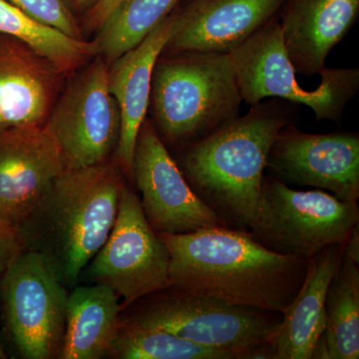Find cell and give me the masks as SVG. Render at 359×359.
I'll return each instance as SVG.
<instances>
[{"label": "cell", "mask_w": 359, "mask_h": 359, "mask_svg": "<svg viewBox=\"0 0 359 359\" xmlns=\"http://www.w3.org/2000/svg\"><path fill=\"white\" fill-rule=\"evenodd\" d=\"M170 254L148 223L140 198L125 185L109 237L90 264L95 283L114 290L123 306L169 289Z\"/></svg>", "instance_id": "obj_9"}, {"label": "cell", "mask_w": 359, "mask_h": 359, "mask_svg": "<svg viewBox=\"0 0 359 359\" xmlns=\"http://www.w3.org/2000/svg\"><path fill=\"white\" fill-rule=\"evenodd\" d=\"M124 187L117 160L67 170L21 224L22 249L39 252L66 287H75L109 237Z\"/></svg>", "instance_id": "obj_3"}, {"label": "cell", "mask_w": 359, "mask_h": 359, "mask_svg": "<svg viewBox=\"0 0 359 359\" xmlns=\"http://www.w3.org/2000/svg\"><path fill=\"white\" fill-rule=\"evenodd\" d=\"M6 353H4V347H2L1 344H0V358H6Z\"/></svg>", "instance_id": "obj_28"}, {"label": "cell", "mask_w": 359, "mask_h": 359, "mask_svg": "<svg viewBox=\"0 0 359 359\" xmlns=\"http://www.w3.org/2000/svg\"><path fill=\"white\" fill-rule=\"evenodd\" d=\"M158 233L169 250L170 287L233 306L283 313L308 271L309 259L273 252L245 230Z\"/></svg>", "instance_id": "obj_1"}, {"label": "cell", "mask_w": 359, "mask_h": 359, "mask_svg": "<svg viewBox=\"0 0 359 359\" xmlns=\"http://www.w3.org/2000/svg\"><path fill=\"white\" fill-rule=\"evenodd\" d=\"M287 0H192L164 52L231 53L276 18Z\"/></svg>", "instance_id": "obj_15"}, {"label": "cell", "mask_w": 359, "mask_h": 359, "mask_svg": "<svg viewBox=\"0 0 359 359\" xmlns=\"http://www.w3.org/2000/svg\"><path fill=\"white\" fill-rule=\"evenodd\" d=\"M66 75L25 42L0 33V132L46 125Z\"/></svg>", "instance_id": "obj_14"}, {"label": "cell", "mask_w": 359, "mask_h": 359, "mask_svg": "<svg viewBox=\"0 0 359 359\" xmlns=\"http://www.w3.org/2000/svg\"><path fill=\"white\" fill-rule=\"evenodd\" d=\"M123 0H98L91 9L84 14L83 27L86 32H98L111 13Z\"/></svg>", "instance_id": "obj_25"}, {"label": "cell", "mask_w": 359, "mask_h": 359, "mask_svg": "<svg viewBox=\"0 0 359 359\" xmlns=\"http://www.w3.org/2000/svg\"><path fill=\"white\" fill-rule=\"evenodd\" d=\"M359 224L358 202L323 190L299 191L264 177L249 233L268 249L311 259L330 245L346 244Z\"/></svg>", "instance_id": "obj_6"}, {"label": "cell", "mask_w": 359, "mask_h": 359, "mask_svg": "<svg viewBox=\"0 0 359 359\" xmlns=\"http://www.w3.org/2000/svg\"><path fill=\"white\" fill-rule=\"evenodd\" d=\"M132 177L141 192L146 219L157 233H183L228 226L194 192L152 122L147 120L137 138Z\"/></svg>", "instance_id": "obj_11"}, {"label": "cell", "mask_w": 359, "mask_h": 359, "mask_svg": "<svg viewBox=\"0 0 359 359\" xmlns=\"http://www.w3.org/2000/svg\"><path fill=\"white\" fill-rule=\"evenodd\" d=\"M230 53L186 51L156 62L150 104L161 140L190 145L240 116Z\"/></svg>", "instance_id": "obj_4"}, {"label": "cell", "mask_w": 359, "mask_h": 359, "mask_svg": "<svg viewBox=\"0 0 359 359\" xmlns=\"http://www.w3.org/2000/svg\"><path fill=\"white\" fill-rule=\"evenodd\" d=\"M344 245H330L311 259L292 304L271 340V359H311L325 330V302L344 257Z\"/></svg>", "instance_id": "obj_18"}, {"label": "cell", "mask_w": 359, "mask_h": 359, "mask_svg": "<svg viewBox=\"0 0 359 359\" xmlns=\"http://www.w3.org/2000/svg\"><path fill=\"white\" fill-rule=\"evenodd\" d=\"M67 170L46 125L0 132V224L18 233L35 205Z\"/></svg>", "instance_id": "obj_13"}, {"label": "cell", "mask_w": 359, "mask_h": 359, "mask_svg": "<svg viewBox=\"0 0 359 359\" xmlns=\"http://www.w3.org/2000/svg\"><path fill=\"white\" fill-rule=\"evenodd\" d=\"M119 297L107 285L76 287L68 294L65 340L59 358L107 355L120 323Z\"/></svg>", "instance_id": "obj_19"}, {"label": "cell", "mask_w": 359, "mask_h": 359, "mask_svg": "<svg viewBox=\"0 0 359 359\" xmlns=\"http://www.w3.org/2000/svg\"><path fill=\"white\" fill-rule=\"evenodd\" d=\"M107 355L118 359H237L233 353L201 346L131 318L120 320Z\"/></svg>", "instance_id": "obj_23"}, {"label": "cell", "mask_w": 359, "mask_h": 359, "mask_svg": "<svg viewBox=\"0 0 359 359\" xmlns=\"http://www.w3.org/2000/svg\"><path fill=\"white\" fill-rule=\"evenodd\" d=\"M34 20L51 26L61 32L83 39L81 29L75 20L74 14L66 6L65 0H8Z\"/></svg>", "instance_id": "obj_24"}, {"label": "cell", "mask_w": 359, "mask_h": 359, "mask_svg": "<svg viewBox=\"0 0 359 359\" xmlns=\"http://www.w3.org/2000/svg\"><path fill=\"white\" fill-rule=\"evenodd\" d=\"M71 13L84 14L92 8L98 0H65Z\"/></svg>", "instance_id": "obj_27"}, {"label": "cell", "mask_w": 359, "mask_h": 359, "mask_svg": "<svg viewBox=\"0 0 359 359\" xmlns=\"http://www.w3.org/2000/svg\"><path fill=\"white\" fill-rule=\"evenodd\" d=\"M280 29L295 72L311 77L325 69L330 51L358 21L359 0H287Z\"/></svg>", "instance_id": "obj_17"}, {"label": "cell", "mask_w": 359, "mask_h": 359, "mask_svg": "<svg viewBox=\"0 0 359 359\" xmlns=\"http://www.w3.org/2000/svg\"><path fill=\"white\" fill-rule=\"evenodd\" d=\"M180 0H123L97 32L98 55L113 62L168 18Z\"/></svg>", "instance_id": "obj_22"}, {"label": "cell", "mask_w": 359, "mask_h": 359, "mask_svg": "<svg viewBox=\"0 0 359 359\" xmlns=\"http://www.w3.org/2000/svg\"><path fill=\"white\" fill-rule=\"evenodd\" d=\"M7 327L26 359L58 358L66 327L68 292L42 255L22 250L0 283Z\"/></svg>", "instance_id": "obj_8"}, {"label": "cell", "mask_w": 359, "mask_h": 359, "mask_svg": "<svg viewBox=\"0 0 359 359\" xmlns=\"http://www.w3.org/2000/svg\"><path fill=\"white\" fill-rule=\"evenodd\" d=\"M0 33L21 40L69 74L98 55L95 42L68 36L0 0Z\"/></svg>", "instance_id": "obj_21"}, {"label": "cell", "mask_w": 359, "mask_h": 359, "mask_svg": "<svg viewBox=\"0 0 359 359\" xmlns=\"http://www.w3.org/2000/svg\"><path fill=\"white\" fill-rule=\"evenodd\" d=\"M146 297L147 304L131 316L133 320L201 346L233 353L237 359H271L269 344L282 320L276 313L233 306L172 287Z\"/></svg>", "instance_id": "obj_5"}, {"label": "cell", "mask_w": 359, "mask_h": 359, "mask_svg": "<svg viewBox=\"0 0 359 359\" xmlns=\"http://www.w3.org/2000/svg\"><path fill=\"white\" fill-rule=\"evenodd\" d=\"M22 250L18 233L0 224V275Z\"/></svg>", "instance_id": "obj_26"}, {"label": "cell", "mask_w": 359, "mask_h": 359, "mask_svg": "<svg viewBox=\"0 0 359 359\" xmlns=\"http://www.w3.org/2000/svg\"><path fill=\"white\" fill-rule=\"evenodd\" d=\"M292 104L276 98L255 104L245 116L184 148L182 173L226 224L245 230L256 216L269 150L294 122Z\"/></svg>", "instance_id": "obj_2"}, {"label": "cell", "mask_w": 359, "mask_h": 359, "mask_svg": "<svg viewBox=\"0 0 359 359\" xmlns=\"http://www.w3.org/2000/svg\"><path fill=\"white\" fill-rule=\"evenodd\" d=\"M177 25L178 11H173L136 47L108 65V86L121 117L116 160L131 176L137 138L150 106L153 70Z\"/></svg>", "instance_id": "obj_16"}, {"label": "cell", "mask_w": 359, "mask_h": 359, "mask_svg": "<svg viewBox=\"0 0 359 359\" xmlns=\"http://www.w3.org/2000/svg\"><path fill=\"white\" fill-rule=\"evenodd\" d=\"M243 101L255 105L266 98L304 104L316 121L339 123L344 109L359 88V69L325 68L318 88H302L285 49L278 18L230 53Z\"/></svg>", "instance_id": "obj_7"}, {"label": "cell", "mask_w": 359, "mask_h": 359, "mask_svg": "<svg viewBox=\"0 0 359 359\" xmlns=\"http://www.w3.org/2000/svg\"><path fill=\"white\" fill-rule=\"evenodd\" d=\"M266 167L283 183L313 187L340 200L358 202V133L309 134L290 124L271 145Z\"/></svg>", "instance_id": "obj_12"}, {"label": "cell", "mask_w": 359, "mask_h": 359, "mask_svg": "<svg viewBox=\"0 0 359 359\" xmlns=\"http://www.w3.org/2000/svg\"><path fill=\"white\" fill-rule=\"evenodd\" d=\"M98 56L60 93L46 123L68 170L107 162L119 141V107L108 86V65Z\"/></svg>", "instance_id": "obj_10"}, {"label": "cell", "mask_w": 359, "mask_h": 359, "mask_svg": "<svg viewBox=\"0 0 359 359\" xmlns=\"http://www.w3.org/2000/svg\"><path fill=\"white\" fill-rule=\"evenodd\" d=\"M359 358V261L344 250L325 302V330L313 358Z\"/></svg>", "instance_id": "obj_20"}]
</instances>
